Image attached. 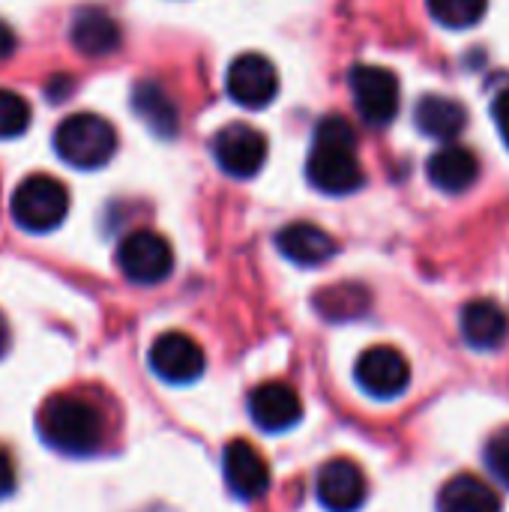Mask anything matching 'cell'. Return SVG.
I'll use <instances>...</instances> for the list:
<instances>
[{"instance_id": "obj_1", "label": "cell", "mask_w": 509, "mask_h": 512, "mask_svg": "<svg viewBox=\"0 0 509 512\" xmlns=\"http://www.w3.org/2000/svg\"><path fill=\"white\" fill-rule=\"evenodd\" d=\"M306 180L324 195H351L366 183L357 156V132L345 117L330 114L315 126L312 150L306 159Z\"/></svg>"}, {"instance_id": "obj_2", "label": "cell", "mask_w": 509, "mask_h": 512, "mask_svg": "<svg viewBox=\"0 0 509 512\" xmlns=\"http://www.w3.org/2000/svg\"><path fill=\"white\" fill-rule=\"evenodd\" d=\"M39 438L63 456H93L105 441V420L99 408L81 396H51L36 414Z\"/></svg>"}, {"instance_id": "obj_3", "label": "cell", "mask_w": 509, "mask_h": 512, "mask_svg": "<svg viewBox=\"0 0 509 512\" xmlns=\"http://www.w3.org/2000/svg\"><path fill=\"white\" fill-rule=\"evenodd\" d=\"M54 150L57 156L81 171L105 168L117 153V132L114 126L99 114H72L66 117L54 132Z\"/></svg>"}, {"instance_id": "obj_4", "label": "cell", "mask_w": 509, "mask_h": 512, "mask_svg": "<svg viewBox=\"0 0 509 512\" xmlns=\"http://www.w3.org/2000/svg\"><path fill=\"white\" fill-rule=\"evenodd\" d=\"M9 207H12V219L18 222V228H24L30 234H48L66 219L69 192L57 177L33 174L18 183Z\"/></svg>"}, {"instance_id": "obj_5", "label": "cell", "mask_w": 509, "mask_h": 512, "mask_svg": "<svg viewBox=\"0 0 509 512\" xmlns=\"http://www.w3.org/2000/svg\"><path fill=\"white\" fill-rule=\"evenodd\" d=\"M117 267L135 285H159L174 270L171 243L156 231H132L117 246Z\"/></svg>"}, {"instance_id": "obj_6", "label": "cell", "mask_w": 509, "mask_h": 512, "mask_svg": "<svg viewBox=\"0 0 509 512\" xmlns=\"http://www.w3.org/2000/svg\"><path fill=\"white\" fill-rule=\"evenodd\" d=\"M354 105L369 126H390L399 114V78L372 63H357L348 75Z\"/></svg>"}, {"instance_id": "obj_7", "label": "cell", "mask_w": 509, "mask_h": 512, "mask_svg": "<svg viewBox=\"0 0 509 512\" xmlns=\"http://www.w3.org/2000/svg\"><path fill=\"white\" fill-rule=\"evenodd\" d=\"M357 387L372 399H396L411 384V363L393 345H375L360 354L354 366Z\"/></svg>"}, {"instance_id": "obj_8", "label": "cell", "mask_w": 509, "mask_h": 512, "mask_svg": "<svg viewBox=\"0 0 509 512\" xmlns=\"http://www.w3.org/2000/svg\"><path fill=\"white\" fill-rule=\"evenodd\" d=\"M147 363L153 369V375L165 384H195L204 375L207 357L204 348L186 336V333H162L147 354Z\"/></svg>"}, {"instance_id": "obj_9", "label": "cell", "mask_w": 509, "mask_h": 512, "mask_svg": "<svg viewBox=\"0 0 509 512\" xmlns=\"http://www.w3.org/2000/svg\"><path fill=\"white\" fill-rule=\"evenodd\" d=\"M213 156L225 174L249 180L267 162V138L249 123H228L213 138Z\"/></svg>"}, {"instance_id": "obj_10", "label": "cell", "mask_w": 509, "mask_h": 512, "mask_svg": "<svg viewBox=\"0 0 509 512\" xmlns=\"http://www.w3.org/2000/svg\"><path fill=\"white\" fill-rule=\"evenodd\" d=\"M225 87L237 105H243L249 111H261L279 93V72L264 54H240L228 66Z\"/></svg>"}, {"instance_id": "obj_11", "label": "cell", "mask_w": 509, "mask_h": 512, "mask_svg": "<svg viewBox=\"0 0 509 512\" xmlns=\"http://www.w3.org/2000/svg\"><path fill=\"white\" fill-rule=\"evenodd\" d=\"M318 504L327 512H357L366 504L369 483L357 462L351 459H330L321 465L315 477Z\"/></svg>"}, {"instance_id": "obj_12", "label": "cell", "mask_w": 509, "mask_h": 512, "mask_svg": "<svg viewBox=\"0 0 509 512\" xmlns=\"http://www.w3.org/2000/svg\"><path fill=\"white\" fill-rule=\"evenodd\" d=\"M222 471H225V483H228L231 495L240 498V501H258L270 489L267 459L258 453L255 444H249L243 438H234L225 447V453H222Z\"/></svg>"}, {"instance_id": "obj_13", "label": "cell", "mask_w": 509, "mask_h": 512, "mask_svg": "<svg viewBox=\"0 0 509 512\" xmlns=\"http://www.w3.org/2000/svg\"><path fill=\"white\" fill-rule=\"evenodd\" d=\"M249 417L252 423L267 432V435H282L294 429L303 420V402L300 396L282 384V381H267L252 390L249 396Z\"/></svg>"}, {"instance_id": "obj_14", "label": "cell", "mask_w": 509, "mask_h": 512, "mask_svg": "<svg viewBox=\"0 0 509 512\" xmlns=\"http://www.w3.org/2000/svg\"><path fill=\"white\" fill-rule=\"evenodd\" d=\"M459 330L468 348L474 351H498L509 339V315L495 300H471L462 309Z\"/></svg>"}, {"instance_id": "obj_15", "label": "cell", "mask_w": 509, "mask_h": 512, "mask_svg": "<svg viewBox=\"0 0 509 512\" xmlns=\"http://www.w3.org/2000/svg\"><path fill=\"white\" fill-rule=\"evenodd\" d=\"M69 42L75 51H81L84 57H108L120 48L123 33L117 27V21L99 9V6H84L72 15L69 24Z\"/></svg>"}, {"instance_id": "obj_16", "label": "cell", "mask_w": 509, "mask_h": 512, "mask_svg": "<svg viewBox=\"0 0 509 512\" xmlns=\"http://www.w3.org/2000/svg\"><path fill=\"white\" fill-rule=\"evenodd\" d=\"M276 249L291 264H297V267H321V264H327L339 252L336 240L324 228H318L312 222H291V225H285L276 234Z\"/></svg>"}, {"instance_id": "obj_17", "label": "cell", "mask_w": 509, "mask_h": 512, "mask_svg": "<svg viewBox=\"0 0 509 512\" xmlns=\"http://www.w3.org/2000/svg\"><path fill=\"white\" fill-rule=\"evenodd\" d=\"M132 111L138 114V120L156 135V138H174L180 132V111L177 102L171 99V93L153 81V78H141L132 87Z\"/></svg>"}, {"instance_id": "obj_18", "label": "cell", "mask_w": 509, "mask_h": 512, "mask_svg": "<svg viewBox=\"0 0 509 512\" xmlns=\"http://www.w3.org/2000/svg\"><path fill=\"white\" fill-rule=\"evenodd\" d=\"M480 177V159L462 147V144H447L429 159V180L435 189L447 195H462L468 192Z\"/></svg>"}, {"instance_id": "obj_19", "label": "cell", "mask_w": 509, "mask_h": 512, "mask_svg": "<svg viewBox=\"0 0 509 512\" xmlns=\"http://www.w3.org/2000/svg\"><path fill=\"white\" fill-rule=\"evenodd\" d=\"M414 123L423 135L435 138V141H453L465 132L468 126V111L462 102L450 99V96H438L429 93L417 102L414 108Z\"/></svg>"}, {"instance_id": "obj_20", "label": "cell", "mask_w": 509, "mask_h": 512, "mask_svg": "<svg viewBox=\"0 0 509 512\" xmlns=\"http://www.w3.org/2000/svg\"><path fill=\"white\" fill-rule=\"evenodd\" d=\"M438 512H501V495L474 474H459L438 492Z\"/></svg>"}, {"instance_id": "obj_21", "label": "cell", "mask_w": 509, "mask_h": 512, "mask_svg": "<svg viewBox=\"0 0 509 512\" xmlns=\"http://www.w3.org/2000/svg\"><path fill=\"white\" fill-rule=\"evenodd\" d=\"M315 309L324 321L333 324H348L357 321L363 315H369L372 309V294L366 285L360 282H339V285H327L315 294Z\"/></svg>"}, {"instance_id": "obj_22", "label": "cell", "mask_w": 509, "mask_h": 512, "mask_svg": "<svg viewBox=\"0 0 509 512\" xmlns=\"http://www.w3.org/2000/svg\"><path fill=\"white\" fill-rule=\"evenodd\" d=\"M429 12L438 24L450 30H468L483 21L489 0H429Z\"/></svg>"}, {"instance_id": "obj_23", "label": "cell", "mask_w": 509, "mask_h": 512, "mask_svg": "<svg viewBox=\"0 0 509 512\" xmlns=\"http://www.w3.org/2000/svg\"><path fill=\"white\" fill-rule=\"evenodd\" d=\"M30 126V105L15 90H0V141L24 135Z\"/></svg>"}, {"instance_id": "obj_24", "label": "cell", "mask_w": 509, "mask_h": 512, "mask_svg": "<svg viewBox=\"0 0 509 512\" xmlns=\"http://www.w3.org/2000/svg\"><path fill=\"white\" fill-rule=\"evenodd\" d=\"M486 465H489V471L509 489V426L501 429L489 441V447H486Z\"/></svg>"}, {"instance_id": "obj_25", "label": "cell", "mask_w": 509, "mask_h": 512, "mask_svg": "<svg viewBox=\"0 0 509 512\" xmlns=\"http://www.w3.org/2000/svg\"><path fill=\"white\" fill-rule=\"evenodd\" d=\"M492 117H495V126H498V132H501V138H504V144L509 147V87L495 99V105H492Z\"/></svg>"}, {"instance_id": "obj_26", "label": "cell", "mask_w": 509, "mask_h": 512, "mask_svg": "<svg viewBox=\"0 0 509 512\" xmlns=\"http://www.w3.org/2000/svg\"><path fill=\"white\" fill-rule=\"evenodd\" d=\"M15 489V462L6 450H0V495H9Z\"/></svg>"}, {"instance_id": "obj_27", "label": "cell", "mask_w": 509, "mask_h": 512, "mask_svg": "<svg viewBox=\"0 0 509 512\" xmlns=\"http://www.w3.org/2000/svg\"><path fill=\"white\" fill-rule=\"evenodd\" d=\"M15 48H18V36H15V30H12L9 24H3V21H0V60L12 57V54H15Z\"/></svg>"}, {"instance_id": "obj_28", "label": "cell", "mask_w": 509, "mask_h": 512, "mask_svg": "<svg viewBox=\"0 0 509 512\" xmlns=\"http://www.w3.org/2000/svg\"><path fill=\"white\" fill-rule=\"evenodd\" d=\"M9 351V324H6V318H3V312H0V357Z\"/></svg>"}]
</instances>
